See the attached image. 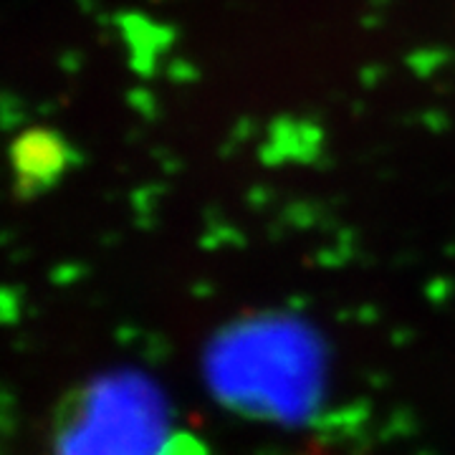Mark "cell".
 Masks as SVG:
<instances>
[{
    "label": "cell",
    "instance_id": "obj_2",
    "mask_svg": "<svg viewBox=\"0 0 455 455\" xmlns=\"http://www.w3.org/2000/svg\"><path fill=\"white\" fill-rule=\"evenodd\" d=\"M301 455H337L334 451H329V448H324V445H319V443H314V445H309L307 451Z\"/></svg>",
    "mask_w": 455,
    "mask_h": 455
},
{
    "label": "cell",
    "instance_id": "obj_1",
    "mask_svg": "<svg viewBox=\"0 0 455 455\" xmlns=\"http://www.w3.org/2000/svg\"><path fill=\"white\" fill-rule=\"evenodd\" d=\"M16 163L20 175L31 178V185H49L64 172L68 149L56 134L36 132L18 145Z\"/></svg>",
    "mask_w": 455,
    "mask_h": 455
}]
</instances>
